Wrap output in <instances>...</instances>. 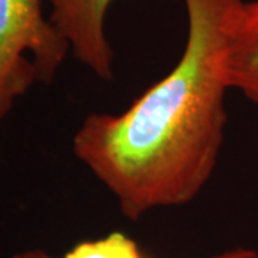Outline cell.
<instances>
[{
  "instance_id": "cell-1",
  "label": "cell",
  "mask_w": 258,
  "mask_h": 258,
  "mask_svg": "<svg viewBox=\"0 0 258 258\" xmlns=\"http://www.w3.org/2000/svg\"><path fill=\"white\" fill-rule=\"evenodd\" d=\"M184 3L188 33L178 63L125 112L91 113L72 141L129 220L192 201L220 157L228 55L245 0Z\"/></svg>"
},
{
  "instance_id": "cell-2",
  "label": "cell",
  "mask_w": 258,
  "mask_h": 258,
  "mask_svg": "<svg viewBox=\"0 0 258 258\" xmlns=\"http://www.w3.org/2000/svg\"><path fill=\"white\" fill-rule=\"evenodd\" d=\"M43 0H0V122L36 83L55 79L71 52Z\"/></svg>"
},
{
  "instance_id": "cell-3",
  "label": "cell",
  "mask_w": 258,
  "mask_h": 258,
  "mask_svg": "<svg viewBox=\"0 0 258 258\" xmlns=\"http://www.w3.org/2000/svg\"><path fill=\"white\" fill-rule=\"evenodd\" d=\"M49 19L72 55L102 81L113 76V50L106 36V15L113 0H46Z\"/></svg>"
},
{
  "instance_id": "cell-4",
  "label": "cell",
  "mask_w": 258,
  "mask_h": 258,
  "mask_svg": "<svg viewBox=\"0 0 258 258\" xmlns=\"http://www.w3.org/2000/svg\"><path fill=\"white\" fill-rule=\"evenodd\" d=\"M228 78L235 89L258 105V0L245 2L231 40Z\"/></svg>"
},
{
  "instance_id": "cell-5",
  "label": "cell",
  "mask_w": 258,
  "mask_h": 258,
  "mask_svg": "<svg viewBox=\"0 0 258 258\" xmlns=\"http://www.w3.org/2000/svg\"><path fill=\"white\" fill-rule=\"evenodd\" d=\"M13 258H55L43 251H25ZM59 258H144L135 241L120 232L95 241H83Z\"/></svg>"
},
{
  "instance_id": "cell-6",
  "label": "cell",
  "mask_w": 258,
  "mask_h": 258,
  "mask_svg": "<svg viewBox=\"0 0 258 258\" xmlns=\"http://www.w3.org/2000/svg\"><path fill=\"white\" fill-rule=\"evenodd\" d=\"M212 258H258L257 251H252V249H245V248H237L227 251V252H222L218 254Z\"/></svg>"
}]
</instances>
